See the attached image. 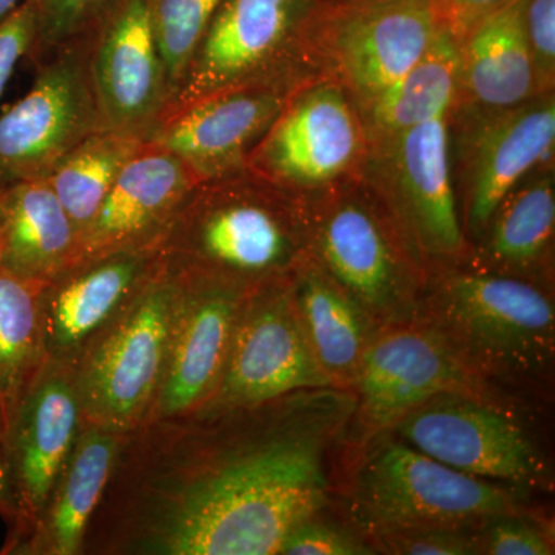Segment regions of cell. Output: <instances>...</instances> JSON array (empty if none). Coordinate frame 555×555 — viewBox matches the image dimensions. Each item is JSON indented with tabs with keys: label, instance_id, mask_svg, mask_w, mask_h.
I'll list each match as a JSON object with an SVG mask.
<instances>
[{
	"label": "cell",
	"instance_id": "24",
	"mask_svg": "<svg viewBox=\"0 0 555 555\" xmlns=\"http://www.w3.org/2000/svg\"><path fill=\"white\" fill-rule=\"evenodd\" d=\"M124 436L82 426L46 509L13 555H82Z\"/></svg>",
	"mask_w": 555,
	"mask_h": 555
},
{
	"label": "cell",
	"instance_id": "13",
	"mask_svg": "<svg viewBox=\"0 0 555 555\" xmlns=\"http://www.w3.org/2000/svg\"><path fill=\"white\" fill-rule=\"evenodd\" d=\"M352 392L356 411L346 447L392 429L409 412L441 393L511 396L474 375L433 328L415 318L378 328Z\"/></svg>",
	"mask_w": 555,
	"mask_h": 555
},
{
	"label": "cell",
	"instance_id": "27",
	"mask_svg": "<svg viewBox=\"0 0 555 555\" xmlns=\"http://www.w3.org/2000/svg\"><path fill=\"white\" fill-rule=\"evenodd\" d=\"M459 78L460 42L443 28L400 79L360 109L369 141L448 116L459 96Z\"/></svg>",
	"mask_w": 555,
	"mask_h": 555
},
{
	"label": "cell",
	"instance_id": "23",
	"mask_svg": "<svg viewBox=\"0 0 555 555\" xmlns=\"http://www.w3.org/2000/svg\"><path fill=\"white\" fill-rule=\"evenodd\" d=\"M524 27V0H514L460 40L459 96L454 105L518 107L542 96Z\"/></svg>",
	"mask_w": 555,
	"mask_h": 555
},
{
	"label": "cell",
	"instance_id": "9",
	"mask_svg": "<svg viewBox=\"0 0 555 555\" xmlns=\"http://www.w3.org/2000/svg\"><path fill=\"white\" fill-rule=\"evenodd\" d=\"M452 181L467 246L531 171L555 158V91L518 107L454 105L448 116Z\"/></svg>",
	"mask_w": 555,
	"mask_h": 555
},
{
	"label": "cell",
	"instance_id": "12",
	"mask_svg": "<svg viewBox=\"0 0 555 555\" xmlns=\"http://www.w3.org/2000/svg\"><path fill=\"white\" fill-rule=\"evenodd\" d=\"M448 116L369 141L363 166L429 270L460 264L467 250L452 181Z\"/></svg>",
	"mask_w": 555,
	"mask_h": 555
},
{
	"label": "cell",
	"instance_id": "42",
	"mask_svg": "<svg viewBox=\"0 0 555 555\" xmlns=\"http://www.w3.org/2000/svg\"><path fill=\"white\" fill-rule=\"evenodd\" d=\"M0 224H2V211H0Z\"/></svg>",
	"mask_w": 555,
	"mask_h": 555
},
{
	"label": "cell",
	"instance_id": "4",
	"mask_svg": "<svg viewBox=\"0 0 555 555\" xmlns=\"http://www.w3.org/2000/svg\"><path fill=\"white\" fill-rule=\"evenodd\" d=\"M335 506L366 540L416 529H477L537 507L531 492L460 473L392 430L346 447Z\"/></svg>",
	"mask_w": 555,
	"mask_h": 555
},
{
	"label": "cell",
	"instance_id": "3",
	"mask_svg": "<svg viewBox=\"0 0 555 555\" xmlns=\"http://www.w3.org/2000/svg\"><path fill=\"white\" fill-rule=\"evenodd\" d=\"M160 269L255 288L309 257L301 199L250 169L201 181L155 247Z\"/></svg>",
	"mask_w": 555,
	"mask_h": 555
},
{
	"label": "cell",
	"instance_id": "10",
	"mask_svg": "<svg viewBox=\"0 0 555 555\" xmlns=\"http://www.w3.org/2000/svg\"><path fill=\"white\" fill-rule=\"evenodd\" d=\"M430 0H326L312 25V57L358 109L400 79L443 30Z\"/></svg>",
	"mask_w": 555,
	"mask_h": 555
},
{
	"label": "cell",
	"instance_id": "30",
	"mask_svg": "<svg viewBox=\"0 0 555 555\" xmlns=\"http://www.w3.org/2000/svg\"><path fill=\"white\" fill-rule=\"evenodd\" d=\"M219 3L221 0H147L150 21L169 87V104Z\"/></svg>",
	"mask_w": 555,
	"mask_h": 555
},
{
	"label": "cell",
	"instance_id": "11",
	"mask_svg": "<svg viewBox=\"0 0 555 555\" xmlns=\"http://www.w3.org/2000/svg\"><path fill=\"white\" fill-rule=\"evenodd\" d=\"M367 150L356 102L334 79L318 76L292 93L247 169L305 196L357 175Z\"/></svg>",
	"mask_w": 555,
	"mask_h": 555
},
{
	"label": "cell",
	"instance_id": "2",
	"mask_svg": "<svg viewBox=\"0 0 555 555\" xmlns=\"http://www.w3.org/2000/svg\"><path fill=\"white\" fill-rule=\"evenodd\" d=\"M414 318L488 385L532 403L553 400L554 288L463 264L437 266Z\"/></svg>",
	"mask_w": 555,
	"mask_h": 555
},
{
	"label": "cell",
	"instance_id": "5",
	"mask_svg": "<svg viewBox=\"0 0 555 555\" xmlns=\"http://www.w3.org/2000/svg\"><path fill=\"white\" fill-rule=\"evenodd\" d=\"M299 199L309 257L378 326L414 320L429 268L363 169Z\"/></svg>",
	"mask_w": 555,
	"mask_h": 555
},
{
	"label": "cell",
	"instance_id": "1",
	"mask_svg": "<svg viewBox=\"0 0 555 555\" xmlns=\"http://www.w3.org/2000/svg\"><path fill=\"white\" fill-rule=\"evenodd\" d=\"M356 393L324 386L124 436L82 555H278L335 506Z\"/></svg>",
	"mask_w": 555,
	"mask_h": 555
},
{
	"label": "cell",
	"instance_id": "15",
	"mask_svg": "<svg viewBox=\"0 0 555 555\" xmlns=\"http://www.w3.org/2000/svg\"><path fill=\"white\" fill-rule=\"evenodd\" d=\"M324 386L331 383L302 331L288 276L248 292L221 379L203 408L254 406Z\"/></svg>",
	"mask_w": 555,
	"mask_h": 555
},
{
	"label": "cell",
	"instance_id": "37",
	"mask_svg": "<svg viewBox=\"0 0 555 555\" xmlns=\"http://www.w3.org/2000/svg\"><path fill=\"white\" fill-rule=\"evenodd\" d=\"M438 16L456 39L462 40L477 24L514 0H430Z\"/></svg>",
	"mask_w": 555,
	"mask_h": 555
},
{
	"label": "cell",
	"instance_id": "26",
	"mask_svg": "<svg viewBox=\"0 0 555 555\" xmlns=\"http://www.w3.org/2000/svg\"><path fill=\"white\" fill-rule=\"evenodd\" d=\"M0 211V269L43 284L72 262L78 233L49 179L11 185Z\"/></svg>",
	"mask_w": 555,
	"mask_h": 555
},
{
	"label": "cell",
	"instance_id": "7",
	"mask_svg": "<svg viewBox=\"0 0 555 555\" xmlns=\"http://www.w3.org/2000/svg\"><path fill=\"white\" fill-rule=\"evenodd\" d=\"M324 2L221 0L160 119L236 87L306 82L320 76L310 38Z\"/></svg>",
	"mask_w": 555,
	"mask_h": 555
},
{
	"label": "cell",
	"instance_id": "25",
	"mask_svg": "<svg viewBox=\"0 0 555 555\" xmlns=\"http://www.w3.org/2000/svg\"><path fill=\"white\" fill-rule=\"evenodd\" d=\"M291 284L318 366L331 386L352 390L382 326L310 257L292 273Z\"/></svg>",
	"mask_w": 555,
	"mask_h": 555
},
{
	"label": "cell",
	"instance_id": "8",
	"mask_svg": "<svg viewBox=\"0 0 555 555\" xmlns=\"http://www.w3.org/2000/svg\"><path fill=\"white\" fill-rule=\"evenodd\" d=\"M177 294V281L158 264L80 357L75 386L82 426L129 436L147 422L166 372Z\"/></svg>",
	"mask_w": 555,
	"mask_h": 555
},
{
	"label": "cell",
	"instance_id": "31",
	"mask_svg": "<svg viewBox=\"0 0 555 555\" xmlns=\"http://www.w3.org/2000/svg\"><path fill=\"white\" fill-rule=\"evenodd\" d=\"M38 31L28 60L39 64L57 51L87 46L120 0H35Z\"/></svg>",
	"mask_w": 555,
	"mask_h": 555
},
{
	"label": "cell",
	"instance_id": "32",
	"mask_svg": "<svg viewBox=\"0 0 555 555\" xmlns=\"http://www.w3.org/2000/svg\"><path fill=\"white\" fill-rule=\"evenodd\" d=\"M477 555H553V518L539 506L524 513L496 516L474 529Z\"/></svg>",
	"mask_w": 555,
	"mask_h": 555
},
{
	"label": "cell",
	"instance_id": "17",
	"mask_svg": "<svg viewBox=\"0 0 555 555\" xmlns=\"http://www.w3.org/2000/svg\"><path fill=\"white\" fill-rule=\"evenodd\" d=\"M173 278L178 294L169 356L145 423L190 414L210 400L224 371L241 306L251 291L210 278Z\"/></svg>",
	"mask_w": 555,
	"mask_h": 555
},
{
	"label": "cell",
	"instance_id": "28",
	"mask_svg": "<svg viewBox=\"0 0 555 555\" xmlns=\"http://www.w3.org/2000/svg\"><path fill=\"white\" fill-rule=\"evenodd\" d=\"M42 284L0 269V430L2 440L43 361L39 292ZM2 444V443H0Z\"/></svg>",
	"mask_w": 555,
	"mask_h": 555
},
{
	"label": "cell",
	"instance_id": "19",
	"mask_svg": "<svg viewBox=\"0 0 555 555\" xmlns=\"http://www.w3.org/2000/svg\"><path fill=\"white\" fill-rule=\"evenodd\" d=\"M90 76L102 130L144 139L170 94L147 0H120L90 46Z\"/></svg>",
	"mask_w": 555,
	"mask_h": 555
},
{
	"label": "cell",
	"instance_id": "34",
	"mask_svg": "<svg viewBox=\"0 0 555 555\" xmlns=\"http://www.w3.org/2000/svg\"><path fill=\"white\" fill-rule=\"evenodd\" d=\"M377 554L477 555L474 529H416L367 540Z\"/></svg>",
	"mask_w": 555,
	"mask_h": 555
},
{
	"label": "cell",
	"instance_id": "21",
	"mask_svg": "<svg viewBox=\"0 0 555 555\" xmlns=\"http://www.w3.org/2000/svg\"><path fill=\"white\" fill-rule=\"evenodd\" d=\"M198 182L178 156L145 141L80 233L68 266L122 251H155L178 208Z\"/></svg>",
	"mask_w": 555,
	"mask_h": 555
},
{
	"label": "cell",
	"instance_id": "16",
	"mask_svg": "<svg viewBox=\"0 0 555 555\" xmlns=\"http://www.w3.org/2000/svg\"><path fill=\"white\" fill-rule=\"evenodd\" d=\"M80 429L75 367L46 358L0 444L16 499V518L0 554L13 555L30 535Z\"/></svg>",
	"mask_w": 555,
	"mask_h": 555
},
{
	"label": "cell",
	"instance_id": "36",
	"mask_svg": "<svg viewBox=\"0 0 555 555\" xmlns=\"http://www.w3.org/2000/svg\"><path fill=\"white\" fill-rule=\"evenodd\" d=\"M38 31L35 0H24L0 21V98L17 64L30 56Z\"/></svg>",
	"mask_w": 555,
	"mask_h": 555
},
{
	"label": "cell",
	"instance_id": "14",
	"mask_svg": "<svg viewBox=\"0 0 555 555\" xmlns=\"http://www.w3.org/2000/svg\"><path fill=\"white\" fill-rule=\"evenodd\" d=\"M90 46L57 51L36 64L28 93L0 109V195L20 182L49 178L73 149L102 129Z\"/></svg>",
	"mask_w": 555,
	"mask_h": 555
},
{
	"label": "cell",
	"instance_id": "33",
	"mask_svg": "<svg viewBox=\"0 0 555 555\" xmlns=\"http://www.w3.org/2000/svg\"><path fill=\"white\" fill-rule=\"evenodd\" d=\"M366 537L349 524L337 506L327 507L295 526L278 555H375Z\"/></svg>",
	"mask_w": 555,
	"mask_h": 555
},
{
	"label": "cell",
	"instance_id": "18",
	"mask_svg": "<svg viewBox=\"0 0 555 555\" xmlns=\"http://www.w3.org/2000/svg\"><path fill=\"white\" fill-rule=\"evenodd\" d=\"M302 83H251L211 94L160 119L145 141L178 156L199 182L247 169L251 152Z\"/></svg>",
	"mask_w": 555,
	"mask_h": 555
},
{
	"label": "cell",
	"instance_id": "41",
	"mask_svg": "<svg viewBox=\"0 0 555 555\" xmlns=\"http://www.w3.org/2000/svg\"><path fill=\"white\" fill-rule=\"evenodd\" d=\"M0 443H2V430H0Z\"/></svg>",
	"mask_w": 555,
	"mask_h": 555
},
{
	"label": "cell",
	"instance_id": "35",
	"mask_svg": "<svg viewBox=\"0 0 555 555\" xmlns=\"http://www.w3.org/2000/svg\"><path fill=\"white\" fill-rule=\"evenodd\" d=\"M524 27L543 93L555 91V0H524Z\"/></svg>",
	"mask_w": 555,
	"mask_h": 555
},
{
	"label": "cell",
	"instance_id": "38",
	"mask_svg": "<svg viewBox=\"0 0 555 555\" xmlns=\"http://www.w3.org/2000/svg\"><path fill=\"white\" fill-rule=\"evenodd\" d=\"M0 517L7 521L9 528L16 518V499H14L13 485H11L9 467H7L2 448H0Z\"/></svg>",
	"mask_w": 555,
	"mask_h": 555
},
{
	"label": "cell",
	"instance_id": "40",
	"mask_svg": "<svg viewBox=\"0 0 555 555\" xmlns=\"http://www.w3.org/2000/svg\"><path fill=\"white\" fill-rule=\"evenodd\" d=\"M356 2H374V0H356Z\"/></svg>",
	"mask_w": 555,
	"mask_h": 555
},
{
	"label": "cell",
	"instance_id": "22",
	"mask_svg": "<svg viewBox=\"0 0 555 555\" xmlns=\"http://www.w3.org/2000/svg\"><path fill=\"white\" fill-rule=\"evenodd\" d=\"M460 264L554 288L555 164L531 171L511 190Z\"/></svg>",
	"mask_w": 555,
	"mask_h": 555
},
{
	"label": "cell",
	"instance_id": "39",
	"mask_svg": "<svg viewBox=\"0 0 555 555\" xmlns=\"http://www.w3.org/2000/svg\"><path fill=\"white\" fill-rule=\"evenodd\" d=\"M20 5V0H0V21Z\"/></svg>",
	"mask_w": 555,
	"mask_h": 555
},
{
	"label": "cell",
	"instance_id": "20",
	"mask_svg": "<svg viewBox=\"0 0 555 555\" xmlns=\"http://www.w3.org/2000/svg\"><path fill=\"white\" fill-rule=\"evenodd\" d=\"M156 269L155 251H122L76 262L43 283L39 312L47 358L75 367Z\"/></svg>",
	"mask_w": 555,
	"mask_h": 555
},
{
	"label": "cell",
	"instance_id": "6",
	"mask_svg": "<svg viewBox=\"0 0 555 555\" xmlns=\"http://www.w3.org/2000/svg\"><path fill=\"white\" fill-rule=\"evenodd\" d=\"M535 404L506 393H441L390 430L467 476L531 494L550 492L553 462L537 430Z\"/></svg>",
	"mask_w": 555,
	"mask_h": 555
},
{
	"label": "cell",
	"instance_id": "29",
	"mask_svg": "<svg viewBox=\"0 0 555 555\" xmlns=\"http://www.w3.org/2000/svg\"><path fill=\"white\" fill-rule=\"evenodd\" d=\"M144 144V139L134 134L101 129L83 139L51 171L47 179L72 219L78 238L120 171Z\"/></svg>",
	"mask_w": 555,
	"mask_h": 555
}]
</instances>
